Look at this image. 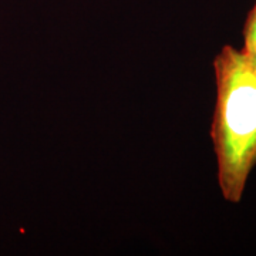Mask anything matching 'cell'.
<instances>
[{
    "instance_id": "6da1fadb",
    "label": "cell",
    "mask_w": 256,
    "mask_h": 256,
    "mask_svg": "<svg viewBox=\"0 0 256 256\" xmlns=\"http://www.w3.org/2000/svg\"><path fill=\"white\" fill-rule=\"evenodd\" d=\"M216 102L210 138L222 196L238 204L256 166V64L244 48L225 46L214 60Z\"/></svg>"
},
{
    "instance_id": "3957f363",
    "label": "cell",
    "mask_w": 256,
    "mask_h": 256,
    "mask_svg": "<svg viewBox=\"0 0 256 256\" xmlns=\"http://www.w3.org/2000/svg\"><path fill=\"white\" fill-rule=\"evenodd\" d=\"M246 53H248V52H246ZM248 54L250 56V58H252V60H254V63L256 64V52H255V53H248Z\"/></svg>"
},
{
    "instance_id": "7a4b0ae2",
    "label": "cell",
    "mask_w": 256,
    "mask_h": 256,
    "mask_svg": "<svg viewBox=\"0 0 256 256\" xmlns=\"http://www.w3.org/2000/svg\"><path fill=\"white\" fill-rule=\"evenodd\" d=\"M248 53L256 52V3L254 9L248 14L245 28H244V47Z\"/></svg>"
}]
</instances>
